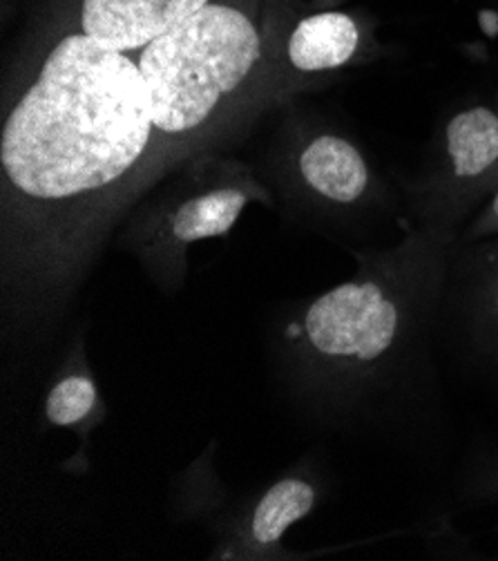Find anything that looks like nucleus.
<instances>
[{
  "instance_id": "1",
  "label": "nucleus",
  "mask_w": 498,
  "mask_h": 561,
  "mask_svg": "<svg viewBox=\"0 0 498 561\" xmlns=\"http://www.w3.org/2000/svg\"><path fill=\"white\" fill-rule=\"evenodd\" d=\"M137 54L59 19L8 75L0 128V307L8 343L57 324L109 238L163 180Z\"/></svg>"
},
{
  "instance_id": "2",
  "label": "nucleus",
  "mask_w": 498,
  "mask_h": 561,
  "mask_svg": "<svg viewBox=\"0 0 498 561\" xmlns=\"http://www.w3.org/2000/svg\"><path fill=\"white\" fill-rule=\"evenodd\" d=\"M456 242V233L416 224L390 249L356 253L349 279L291 313L282 376L306 408L351 419L396 385L425 350Z\"/></svg>"
},
{
  "instance_id": "3",
  "label": "nucleus",
  "mask_w": 498,
  "mask_h": 561,
  "mask_svg": "<svg viewBox=\"0 0 498 561\" xmlns=\"http://www.w3.org/2000/svg\"><path fill=\"white\" fill-rule=\"evenodd\" d=\"M137 64L165 175L201 152L219 150L278 103L264 0H212L139 49Z\"/></svg>"
},
{
  "instance_id": "4",
  "label": "nucleus",
  "mask_w": 498,
  "mask_h": 561,
  "mask_svg": "<svg viewBox=\"0 0 498 561\" xmlns=\"http://www.w3.org/2000/svg\"><path fill=\"white\" fill-rule=\"evenodd\" d=\"M251 204L273 206V193L253 168L219 150L173 168L130 210L117 233L163 294H179L193 244L227 238Z\"/></svg>"
},
{
  "instance_id": "5",
  "label": "nucleus",
  "mask_w": 498,
  "mask_h": 561,
  "mask_svg": "<svg viewBox=\"0 0 498 561\" xmlns=\"http://www.w3.org/2000/svg\"><path fill=\"white\" fill-rule=\"evenodd\" d=\"M498 188V99L474 101L440 124L425 171L407 184L418 227L461 233Z\"/></svg>"
},
{
  "instance_id": "6",
  "label": "nucleus",
  "mask_w": 498,
  "mask_h": 561,
  "mask_svg": "<svg viewBox=\"0 0 498 561\" xmlns=\"http://www.w3.org/2000/svg\"><path fill=\"white\" fill-rule=\"evenodd\" d=\"M298 0H264L266 51L275 101L313 88L384 51L375 23L347 10H298Z\"/></svg>"
},
{
  "instance_id": "7",
  "label": "nucleus",
  "mask_w": 498,
  "mask_h": 561,
  "mask_svg": "<svg viewBox=\"0 0 498 561\" xmlns=\"http://www.w3.org/2000/svg\"><path fill=\"white\" fill-rule=\"evenodd\" d=\"M275 168L287 197L317 215L354 217L384 197V184L362 146L322 122H293Z\"/></svg>"
},
{
  "instance_id": "8",
  "label": "nucleus",
  "mask_w": 498,
  "mask_h": 561,
  "mask_svg": "<svg viewBox=\"0 0 498 561\" xmlns=\"http://www.w3.org/2000/svg\"><path fill=\"white\" fill-rule=\"evenodd\" d=\"M322 499V483L311 468H296L266 490L244 501L219 524V546L212 559H282L287 530L306 519Z\"/></svg>"
},
{
  "instance_id": "9",
  "label": "nucleus",
  "mask_w": 498,
  "mask_h": 561,
  "mask_svg": "<svg viewBox=\"0 0 498 561\" xmlns=\"http://www.w3.org/2000/svg\"><path fill=\"white\" fill-rule=\"evenodd\" d=\"M208 3L212 0H70L59 14L99 45L137 54Z\"/></svg>"
},
{
  "instance_id": "10",
  "label": "nucleus",
  "mask_w": 498,
  "mask_h": 561,
  "mask_svg": "<svg viewBox=\"0 0 498 561\" xmlns=\"http://www.w3.org/2000/svg\"><path fill=\"white\" fill-rule=\"evenodd\" d=\"M448 279L463 291L461 307L476 345L498 360V236L474 244L456 242Z\"/></svg>"
},
{
  "instance_id": "11",
  "label": "nucleus",
  "mask_w": 498,
  "mask_h": 561,
  "mask_svg": "<svg viewBox=\"0 0 498 561\" xmlns=\"http://www.w3.org/2000/svg\"><path fill=\"white\" fill-rule=\"evenodd\" d=\"M45 419L51 427L72 430L79 434V472L88 470L90 434L105 419V403L88 365L85 343L79 341L54 378L45 397Z\"/></svg>"
},
{
  "instance_id": "12",
  "label": "nucleus",
  "mask_w": 498,
  "mask_h": 561,
  "mask_svg": "<svg viewBox=\"0 0 498 561\" xmlns=\"http://www.w3.org/2000/svg\"><path fill=\"white\" fill-rule=\"evenodd\" d=\"M498 236V188L478 208V213L465 224L459 233L461 244H474Z\"/></svg>"
},
{
  "instance_id": "13",
  "label": "nucleus",
  "mask_w": 498,
  "mask_h": 561,
  "mask_svg": "<svg viewBox=\"0 0 498 561\" xmlns=\"http://www.w3.org/2000/svg\"><path fill=\"white\" fill-rule=\"evenodd\" d=\"M470 490L480 501L498 503V457L485 461L480 468L474 470V477L470 481Z\"/></svg>"
}]
</instances>
